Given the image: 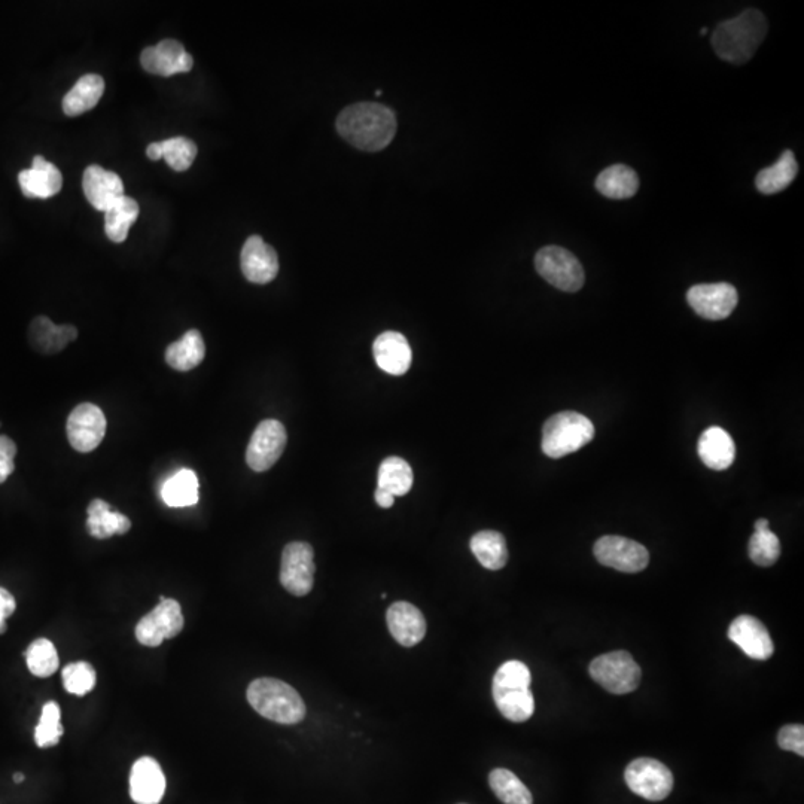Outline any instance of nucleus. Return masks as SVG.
I'll use <instances>...</instances> for the list:
<instances>
[{
  "label": "nucleus",
  "mask_w": 804,
  "mask_h": 804,
  "mask_svg": "<svg viewBox=\"0 0 804 804\" xmlns=\"http://www.w3.org/2000/svg\"><path fill=\"white\" fill-rule=\"evenodd\" d=\"M63 736L62 711L56 702H48L42 708L41 720L35 730V742L39 748L56 746Z\"/></svg>",
  "instance_id": "37"
},
{
  "label": "nucleus",
  "mask_w": 804,
  "mask_h": 804,
  "mask_svg": "<svg viewBox=\"0 0 804 804\" xmlns=\"http://www.w3.org/2000/svg\"><path fill=\"white\" fill-rule=\"evenodd\" d=\"M21 193L27 199L47 200L57 196L63 188V175L59 167L35 155L30 169L21 170L18 175Z\"/></svg>",
  "instance_id": "18"
},
{
  "label": "nucleus",
  "mask_w": 804,
  "mask_h": 804,
  "mask_svg": "<svg viewBox=\"0 0 804 804\" xmlns=\"http://www.w3.org/2000/svg\"><path fill=\"white\" fill-rule=\"evenodd\" d=\"M471 551L478 562L489 569L499 571L508 562L507 541L504 535L495 531H481L471 538Z\"/></svg>",
  "instance_id": "32"
},
{
  "label": "nucleus",
  "mask_w": 804,
  "mask_h": 804,
  "mask_svg": "<svg viewBox=\"0 0 804 804\" xmlns=\"http://www.w3.org/2000/svg\"><path fill=\"white\" fill-rule=\"evenodd\" d=\"M248 702L252 708L274 723H301L306 717V705L297 690L276 678H258L248 687Z\"/></svg>",
  "instance_id": "4"
},
{
  "label": "nucleus",
  "mask_w": 804,
  "mask_h": 804,
  "mask_svg": "<svg viewBox=\"0 0 804 804\" xmlns=\"http://www.w3.org/2000/svg\"><path fill=\"white\" fill-rule=\"evenodd\" d=\"M639 178L635 170L624 164H614L603 170L596 179V190L608 199L624 200L635 196Z\"/></svg>",
  "instance_id": "31"
},
{
  "label": "nucleus",
  "mask_w": 804,
  "mask_h": 804,
  "mask_svg": "<svg viewBox=\"0 0 804 804\" xmlns=\"http://www.w3.org/2000/svg\"><path fill=\"white\" fill-rule=\"evenodd\" d=\"M778 745L784 751H793L797 755H804V727L802 724H791L779 730Z\"/></svg>",
  "instance_id": "40"
},
{
  "label": "nucleus",
  "mask_w": 804,
  "mask_h": 804,
  "mask_svg": "<svg viewBox=\"0 0 804 804\" xmlns=\"http://www.w3.org/2000/svg\"><path fill=\"white\" fill-rule=\"evenodd\" d=\"M181 605L175 599H161L154 611L136 626V638L145 647H160L166 639L175 638L184 629Z\"/></svg>",
  "instance_id": "10"
},
{
  "label": "nucleus",
  "mask_w": 804,
  "mask_h": 804,
  "mask_svg": "<svg viewBox=\"0 0 804 804\" xmlns=\"http://www.w3.org/2000/svg\"><path fill=\"white\" fill-rule=\"evenodd\" d=\"M315 551L307 542H289L282 553L280 584L291 595H309L315 584Z\"/></svg>",
  "instance_id": "8"
},
{
  "label": "nucleus",
  "mask_w": 804,
  "mask_h": 804,
  "mask_svg": "<svg viewBox=\"0 0 804 804\" xmlns=\"http://www.w3.org/2000/svg\"><path fill=\"white\" fill-rule=\"evenodd\" d=\"M413 486V469L410 464L398 456L385 459L380 465L377 475V487L388 490L391 495L404 496Z\"/></svg>",
  "instance_id": "34"
},
{
  "label": "nucleus",
  "mask_w": 804,
  "mask_h": 804,
  "mask_svg": "<svg viewBox=\"0 0 804 804\" xmlns=\"http://www.w3.org/2000/svg\"><path fill=\"white\" fill-rule=\"evenodd\" d=\"M687 301L700 318L723 321L736 309L739 295L730 283H703L688 289Z\"/></svg>",
  "instance_id": "14"
},
{
  "label": "nucleus",
  "mask_w": 804,
  "mask_h": 804,
  "mask_svg": "<svg viewBox=\"0 0 804 804\" xmlns=\"http://www.w3.org/2000/svg\"><path fill=\"white\" fill-rule=\"evenodd\" d=\"M240 267L249 282L266 285L276 279L279 273V258L276 251L264 242L263 237L251 236L243 245Z\"/></svg>",
  "instance_id": "17"
},
{
  "label": "nucleus",
  "mask_w": 804,
  "mask_h": 804,
  "mask_svg": "<svg viewBox=\"0 0 804 804\" xmlns=\"http://www.w3.org/2000/svg\"><path fill=\"white\" fill-rule=\"evenodd\" d=\"M592 678L612 694H627L641 684L642 672L627 651H614L596 657L590 665Z\"/></svg>",
  "instance_id": "7"
},
{
  "label": "nucleus",
  "mask_w": 804,
  "mask_h": 804,
  "mask_svg": "<svg viewBox=\"0 0 804 804\" xmlns=\"http://www.w3.org/2000/svg\"><path fill=\"white\" fill-rule=\"evenodd\" d=\"M166 791V778L157 760L142 757L130 773V796L137 804H158Z\"/></svg>",
  "instance_id": "20"
},
{
  "label": "nucleus",
  "mask_w": 804,
  "mask_h": 804,
  "mask_svg": "<svg viewBox=\"0 0 804 804\" xmlns=\"http://www.w3.org/2000/svg\"><path fill=\"white\" fill-rule=\"evenodd\" d=\"M397 117L380 103H356L347 106L337 118V132L361 151L385 149L397 133Z\"/></svg>",
  "instance_id": "1"
},
{
  "label": "nucleus",
  "mask_w": 804,
  "mask_h": 804,
  "mask_svg": "<svg viewBox=\"0 0 804 804\" xmlns=\"http://www.w3.org/2000/svg\"><path fill=\"white\" fill-rule=\"evenodd\" d=\"M389 632L402 647H414L426 636V620L417 606L395 602L386 612Z\"/></svg>",
  "instance_id": "21"
},
{
  "label": "nucleus",
  "mask_w": 804,
  "mask_h": 804,
  "mask_svg": "<svg viewBox=\"0 0 804 804\" xmlns=\"http://www.w3.org/2000/svg\"><path fill=\"white\" fill-rule=\"evenodd\" d=\"M374 499H376V502L380 505V507L391 508L392 505H394L395 496L391 495L388 490L377 487L376 493H374Z\"/></svg>",
  "instance_id": "43"
},
{
  "label": "nucleus",
  "mask_w": 804,
  "mask_h": 804,
  "mask_svg": "<svg viewBox=\"0 0 804 804\" xmlns=\"http://www.w3.org/2000/svg\"><path fill=\"white\" fill-rule=\"evenodd\" d=\"M140 65L151 75L173 76L193 69L194 60L176 39H164L155 47H148L140 54Z\"/></svg>",
  "instance_id": "15"
},
{
  "label": "nucleus",
  "mask_w": 804,
  "mask_h": 804,
  "mask_svg": "<svg viewBox=\"0 0 804 804\" xmlns=\"http://www.w3.org/2000/svg\"><path fill=\"white\" fill-rule=\"evenodd\" d=\"M139 204L132 197H121L105 212V233L114 243L126 242L130 228L139 218Z\"/></svg>",
  "instance_id": "33"
},
{
  "label": "nucleus",
  "mask_w": 804,
  "mask_h": 804,
  "mask_svg": "<svg viewBox=\"0 0 804 804\" xmlns=\"http://www.w3.org/2000/svg\"><path fill=\"white\" fill-rule=\"evenodd\" d=\"M699 456L706 467L724 471L732 467L736 458V446L729 432L720 426H712L703 432L699 440Z\"/></svg>",
  "instance_id": "24"
},
{
  "label": "nucleus",
  "mask_w": 804,
  "mask_h": 804,
  "mask_svg": "<svg viewBox=\"0 0 804 804\" xmlns=\"http://www.w3.org/2000/svg\"><path fill=\"white\" fill-rule=\"evenodd\" d=\"M754 528L755 531H766V529H769V520L766 519L757 520V522H755Z\"/></svg>",
  "instance_id": "45"
},
{
  "label": "nucleus",
  "mask_w": 804,
  "mask_h": 804,
  "mask_svg": "<svg viewBox=\"0 0 804 804\" xmlns=\"http://www.w3.org/2000/svg\"><path fill=\"white\" fill-rule=\"evenodd\" d=\"M161 498L167 507L184 508L199 504V477L191 469H181L161 487Z\"/></svg>",
  "instance_id": "30"
},
{
  "label": "nucleus",
  "mask_w": 804,
  "mask_h": 804,
  "mask_svg": "<svg viewBox=\"0 0 804 804\" xmlns=\"http://www.w3.org/2000/svg\"><path fill=\"white\" fill-rule=\"evenodd\" d=\"M797 173H799V164H797L796 155L787 149L773 166L758 173L755 187L761 194L772 196V194L781 193L785 188L790 187L791 182L796 179Z\"/></svg>",
  "instance_id": "29"
},
{
  "label": "nucleus",
  "mask_w": 804,
  "mask_h": 804,
  "mask_svg": "<svg viewBox=\"0 0 804 804\" xmlns=\"http://www.w3.org/2000/svg\"><path fill=\"white\" fill-rule=\"evenodd\" d=\"M14 781L18 782V784H20V782L24 781V775H21V773H15Z\"/></svg>",
  "instance_id": "46"
},
{
  "label": "nucleus",
  "mask_w": 804,
  "mask_h": 804,
  "mask_svg": "<svg viewBox=\"0 0 804 804\" xmlns=\"http://www.w3.org/2000/svg\"><path fill=\"white\" fill-rule=\"evenodd\" d=\"M82 190L88 203L99 212H106L112 204L126 196L123 179L117 173L109 172L97 164L85 169Z\"/></svg>",
  "instance_id": "19"
},
{
  "label": "nucleus",
  "mask_w": 804,
  "mask_h": 804,
  "mask_svg": "<svg viewBox=\"0 0 804 804\" xmlns=\"http://www.w3.org/2000/svg\"><path fill=\"white\" fill-rule=\"evenodd\" d=\"M15 456H17V444L6 435H0V459L14 464Z\"/></svg>",
  "instance_id": "42"
},
{
  "label": "nucleus",
  "mask_w": 804,
  "mask_h": 804,
  "mask_svg": "<svg viewBox=\"0 0 804 804\" xmlns=\"http://www.w3.org/2000/svg\"><path fill=\"white\" fill-rule=\"evenodd\" d=\"M373 353L379 368L392 376L407 373L413 358L407 338L395 331L379 335L374 341Z\"/></svg>",
  "instance_id": "22"
},
{
  "label": "nucleus",
  "mask_w": 804,
  "mask_h": 804,
  "mask_svg": "<svg viewBox=\"0 0 804 804\" xmlns=\"http://www.w3.org/2000/svg\"><path fill=\"white\" fill-rule=\"evenodd\" d=\"M199 154V148L188 137H172V139L154 142L146 148L149 160L158 161L161 158L172 167L175 172H185L193 166Z\"/></svg>",
  "instance_id": "25"
},
{
  "label": "nucleus",
  "mask_w": 804,
  "mask_h": 804,
  "mask_svg": "<svg viewBox=\"0 0 804 804\" xmlns=\"http://www.w3.org/2000/svg\"><path fill=\"white\" fill-rule=\"evenodd\" d=\"M593 551L601 565L627 574L644 571L650 563L647 548L623 536H602Z\"/></svg>",
  "instance_id": "12"
},
{
  "label": "nucleus",
  "mask_w": 804,
  "mask_h": 804,
  "mask_svg": "<svg viewBox=\"0 0 804 804\" xmlns=\"http://www.w3.org/2000/svg\"><path fill=\"white\" fill-rule=\"evenodd\" d=\"M595 438V426L589 417L577 411L554 414L542 428V452L551 459L565 458L583 449Z\"/></svg>",
  "instance_id": "5"
},
{
  "label": "nucleus",
  "mask_w": 804,
  "mask_h": 804,
  "mask_svg": "<svg viewBox=\"0 0 804 804\" xmlns=\"http://www.w3.org/2000/svg\"><path fill=\"white\" fill-rule=\"evenodd\" d=\"M78 338V330L73 325H56L47 316H38L30 324L29 341L33 349L44 355L62 352L67 344Z\"/></svg>",
  "instance_id": "23"
},
{
  "label": "nucleus",
  "mask_w": 804,
  "mask_h": 804,
  "mask_svg": "<svg viewBox=\"0 0 804 804\" xmlns=\"http://www.w3.org/2000/svg\"><path fill=\"white\" fill-rule=\"evenodd\" d=\"M87 529L97 539H108L114 535H124L132 528L129 517L112 511L111 505L103 499H94L87 508Z\"/></svg>",
  "instance_id": "27"
},
{
  "label": "nucleus",
  "mask_w": 804,
  "mask_h": 804,
  "mask_svg": "<svg viewBox=\"0 0 804 804\" xmlns=\"http://www.w3.org/2000/svg\"><path fill=\"white\" fill-rule=\"evenodd\" d=\"M17 603L8 590L0 587V635L6 632V618L14 614Z\"/></svg>",
  "instance_id": "41"
},
{
  "label": "nucleus",
  "mask_w": 804,
  "mask_h": 804,
  "mask_svg": "<svg viewBox=\"0 0 804 804\" xmlns=\"http://www.w3.org/2000/svg\"><path fill=\"white\" fill-rule=\"evenodd\" d=\"M70 446L79 453H90L102 444L106 434V417L91 402H82L73 408L66 425Z\"/></svg>",
  "instance_id": "11"
},
{
  "label": "nucleus",
  "mask_w": 804,
  "mask_h": 804,
  "mask_svg": "<svg viewBox=\"0 0 804 804\" xmlns=\"http://www.w3.org/2000/svg\"><path fill=\"white\" fill-rule=\"evenodd\" d=\"M781 556V542L770 529L755 531L749 539V557L758 566L775 565Z\"/></svg>",
  "instance_id": "38"
},
{
  "label": "nucleus",
  "mask_w": 804,
  "mask_h": 804,
  "mask_svg": "<svg viewBox=\"0 0 804 804\" xmlns=\"http://www.w3.org/2000/svg\"><path fill=\"white\" fill-rule=\"evenodd\" d=\"M97 675L93 666L87 662L70 663L63 669V685L66 691L75 696H85L96 685Z\"/></svg>",
  "instance_id": "39"
},
{
  "label": "nucleus",
  "mask_w": 804,
  "mask_h": 804,
  "mask_svg": "<svg viewBox=\"0 0 804 804\" xmlns=\"http://www.w3.org/2000/svg\"><path fill=\"white\" fill-rule=\"evenodd\" d=\"M729 638L754 660H767L775 653L772 636L763 623L752 615H739L729 627Z\"/></svg>",
  "instance_id": "16"
},
{
  "label": "nucleus",
  "mask_w": 804,
  "mask_h": 804,
  "mask_svg": "<svg viewBox=\"0 0 804 804\" xmlns=\"http://www.w3.org/2000/svg\"><path fill=\"white\" fill-rule=\"evenodd\" d=\"M767 29L763 12L746 9L732 20L718 24L712 33V48L720 59L733 65H745L766 38Z\"/></svg>",
  "instance_id": "2"
},
{
  "label": "nucleus",
  "mask_w": 804,
  "mask_h": 804,
  "mask_svg": "<svg viewBox=\"0 0 804 804\" xmlns=\"http://www.w3.org/2000/svg\"><path fill=\"white\" fill-rule=\"evenodd\" d=\"M105 94V81L96 73L82 76L63 99V111L67 117H79L91 111Z\"/></svg>",
  "instance_id": "26"
},
{
  "label": "nucleus",
  "mask_w": 804,
  "mask_h": 804,
  "mask_svg": "<svg viewBox=\"0 0 804 804\" xmlns=\"http://www.w3.org/2000/svg\"><path fill=\"white\" fill-rule=\"evenodd\" d=\"M206 356V344L200 331L190 330L166 349V362L176 371L194 370Z\"/></svg>",
  "instance_id": "28"
},
{
  "label": "nucleus",
  "mask_w": 804,
  "mask_h": 804,
  "mask_svg": "<svg viewBox=\"0 0 804 804\" xmlns=\"http://www.w3.org/2000/svg\"><path fill=\"white\" fill-rule=\"evenodd\" d=\"M489 784L495 796L504 804H534L531 791L510 770H492Z\"/></svg>",
  "instance_id": "35"
},
{
  "label": "nucleus",
  "mask_w": 804,
  "mask_h": 804,
  "mask_svg": "<svg viewBox=\"0 0 804 804\" xmlns=\"http://www.w3.org/2000/svg\"><path fill=\"white\" fill-rule=\"evenodd\" d=\"M27 668L38 678H48L59 669L56 647L48 639H36L26 651Z\"/></svg>",
  "instance_id": "36"
},
{
  "label": "nucleus",
  "mask_w": 804,
  "mask_h": 804,
  "mask_svg": "<svg viewBox=\"0 0 804 804\" xmlns=\"http://www.w3.org/2000/svg\"><path fill=\"white\" fill-rule=\"evenodd\" d=\"M535 267L542 279L560 291H580L586 282V273L578 258L560 246L542 248L536 254Z\"/></svg>",
  "instance_id": "6"
},
{
  "label": "nucleus",
  "mask_w": 804,
  "mask_h": 804,
  "mask_svg": "<svg viewBox=\"0 0 804 804\" xmlns=\"http://www.w3.org/2000/svg\"><path fill=\"white\" fill-rule=\"evenodd\" d=\"M531 670L519 660L504 663L493 678V700L499 712L513 723H525L535 712Z\"/></svg>",
  "instance_id": "3"
},
{
  "label": "nucleus",
  "mask_w": 804,
  "mask_h": 804,
  "mask_svg": "<svg viewBox=\"0 0 804 804\" xmlns=\"http://www.w3.org/2000/svg\"><path fill=\"white\" fill-rule=\"evenodd\" d=\"M627 787L632 793L650 802H662L672 793V772L653 758H638L624 772Z\"/></svg>",
  "instance_id": "9"
},
{
  "label": "nucleus",
  "mask_w": 804,
  "mask_h": 804,
  "mask_svg": "<svg viewBox=\"0 0 804 804\" xmlns=\"http://www.w3.org/2000/svg\"><path fill=\"white\" fill-rule=\"evenodd\" d=\"M15 464H9V462L3 461L0 459V484L5 483L8 480L9 475L14 472Z\"/></svg>",
  "instance_id": "44"
},
{
  "label": "nucleus",
  "mask_w": 804,
  "mask_h": 804,
  "mask_svg": "<svg viewBox=\"0 0 804 804\" xmlns=\"http://www.w3.org/2000/svg\"><path fill=\"white\" fill-rule=\"evenodd\" d=\"M288 435L279 420H263L252 434L246 450V462L255 472H264L273 467L286 447Z\"/></svg>",
  "instance_id": "13"
}]
</instances>
